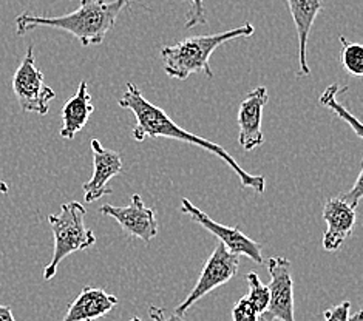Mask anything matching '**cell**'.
<instances>
[{
    "instance_id": "1",
    "label": "cell",
    "mask_w": 363,
    "mask_h": 321,
    "mask_svg": "<svg viewBox=\"0 0 363 321\" xmlns=\"http://www.w3.org/2000/svg\"><path fill=\"white\" fill-rule=\"evenodd\" d=\"M121 108L132 111L136 118V125L132 130L133 140L138 142L145 141L147 137L157 140V137H166V140H177L181 142H187L200 147V149L211 152L212 154L218 156L233 170V173L240 178V184L243 188H252L257 193H263L266 190V179L264 176L252 175L238 166L235 158L221 145L215 144L209 140H204L203 136L186 132L181 128L174 119H172L166 111L157 107L150 101H147L143 93L138 90V86L133 82L125 85V93L118 101Z\"/></svg>"
},
{
    "instance_id": "2",
    "label": "cell",
    "mask_w": 363,
    "mask_h": 321,
    "mask_svg": "<svg viewBox=\"0 0 363 321\" xmlns=\"http://www.w3.org/2000/svg\"><path fill=\"white\" fill-rule=\"evenodd\" d=\"M130 4L132 0H81L77 10L57 17L33 16L25 11L16 17V33L17 36H23L38 27H50L70 33L82 47L99 45L115 27L121 11Z\"/></svg>"
},
{
    "instance_id": "3",
    "label": "cell",
    "mask_w": 363,
    "mask_h": 321,
    "mask_svg": "<svg viewBox=\"0 0 363 321\" xmlns=\"http://www.w3.org/2000/svg\"><path fill=\"white\" fill-rule=\"evenodd\" d=\"M254 33V25L246 22L241 27L229 31L187 38L178 42L177 45L164 47L161 50L164 72H166L169 77H174V79L178 81H186L189 76L195 73H203L209 79H212L213 73L209 60L213 51L229 40L250 38Z\"/></svg>"
},
{
    "instance_id": "4",
    "label": "cell",
    "mask_w": 363,
    "mask_h": 321,
    "mask_svg": "<svg viewBox=\"0 0 363 321\" xmlns=\"http://www.w3.org/2000/svg\"><path fill=\"white\" fill-rule=\"evenodd\" d=\"M48 223L53 230L55 252L50 264L44 269V280L50 281L57 272L59 264L74 254L94 246L96 237L93 230L85 225V209L77 201L60 205L59 215H50Z\"/></svg>"
},
{
    "instance_id": "5",
    "label": "cell",
    "mask_w": 363,
    "mask_h": 321,
    "mask_svg": "<svg viewBox=\"0 0 363 321\" xmlns=\"http://www.w3.org/2000/svg\"><path fill=\"white\" fill-rule=\"evenodd\" d=\"M13 91L22 111L38 113L40 116L47 115L50 102L56 98V93L44 82V74L34 64L31 45L13 76Z\"/></svg>"
},
{
    "instance_id": "6",
    "label": "cell",
    "mask_w": 363,
    "mask_h": 321,
    "mask_svg": "<svg viewBox=\"0 0 363 321\" xmlns=\"http://www.w3.org/2000/svg\"><path fill=\"white\" fill-rule=\"evenodd\" d=\"M238 267L240 257L232 254L221 242H218L217 247L212 252V255L206 261L195 288L190 291L187 298L175 309V315L183 317L198 300H201L207 293L220 288V286L229 283L237 275Z\"/></svg>"
},
{
    "instance_id": "7",
    "label": "cell",
    "mask_w": 363,
    "mask_h": 321,
    "mask_svg": "<svg viewBox=\"0 0 363 321\" xmlns=\"http://www.w3.org/2000/svg\"><path fill=\"white\" fill-rule=\"evenodd\" d=\"M181 212L189 215L195 223L203 225V227L209 230L212 235L217 237L221 244L229 252H232V254H235L238 257L240 255L247 257L249 259H252V261L257 264L264 263L263 255H262L263 246L260 244V242H257L252 238L245 235V233L240 229L229 227V225H224V224L213 221L209 215L204 213L201 209H198L195 204L190 203L186 198L181 199Z\"/></svg>"
},
{
    "instance_id": "8",
    "label": "cell",
    "mask_w": 363,
    "mask_h": 321,
    "mask_svg": "<svg viewBox=\"0 0 363 321\" xmlns=\"http://www.w3.org/2000/svg\"><path fill=\"white\" fill-rule=\"evenodd\" d=\"M267 271L271 275L269 305L262 318L264 321H296L294 308V281L291 275V261L283 257L269 258Z\"/></svg>"
},
{
    "instance_id": "9",
    "label": "cell",
    "mask_w": 363,
    "mask_h": 321,
    "mask_svg": "<svg viewBox=\"0 0 363 321\" xmlns=\"http://www.w3.org/2000/svg\"><path fill=\"white\" fill-rule=\"evenodd\" d=\"M101 213L111 216L118 221L128 237L150 242L158 235V221L155 210L145 207L141 196L135 193L127 207H115L106 204L101 207Z\"/></svg>"
},
{
    "instance_id": "10",
    "label": "cell",
    "mask_w": 363,
    "mask_h": 321,
    "mask_svg": "<svg viewBox=\"0 0 363 321\" xmlns=\"http://www.w3.org/2000/svg\"><path fill=\"white\" fill-rule=\"evenodd\" d=\"M269 101L267 89L263 85L247 93L238 108V142L245 152H250L263 145L264 136L262 132L263 110Z\"/></svg>"
},
{
    "instance_id": "11",
    "label": "cell",
    "mask_w": 363,
    "mask_h": 321,
    "mask_svg": "<svg viewBox=\"0 0 363 321\" xmlns=\"http://www.w3.org/2000/svg\"><path fill=\"white\" fill-rule=\"evenodd\" d=\"M93 152V175L90 181L84 184V199L85 203H94L104 195H111V188H108V181L118 176L123 171V158L121 154L104 149L98 140H91Z\"/></svg>"
},
{
    "instance_id": "12",
    "label": "cell",
    "mask_w": 363,
    "mask_h": 321,
    "mask_svg": "<svg viewBox=\"0 0 363 321\" xmlns=\"http://www.w3.org/2000/svg\"><path fill=\"white\" fill-rule=\"evenodd\" d=\"M323 220L326 223L323 249L326 252L339 250L352 233L354 224H356V210L345 204L339 196L331 198L325 204Z\"/></svg>"
},
{
    "instance_id": "13",
    "label": "cell",
    "mask_w": 363,
    "mask_h": 321,
    "mask_svg": "<svg viewBox=\"0 0 363 321\" xmlns=\"http://www.w3.org/2000/svg\"><path fill=\"white\" fill-rule=\"evenodd\" d=\"M118 306L115 295L107 293L104 289L85 286L70 308H68L62 321H93L110 314Z\"/></svg>"
},
{
    "instance_id": "14",
    "label": "cell",
    "mask_w": 363,
    "mask_h": 321,
    "mask_svg": "<svg viewBox=\"0 0 363 321\" xmlns=\"http://www.w3.org/2000/svg\"><path fill=\"white\" fill-rule=\"evenodd\" d=\"M286 4L298 36V76H309L311 70L306 60L308 39L318 13L323 11V2L322 0H286Z\"/></svg>"
},
{
    "instance_id": "15",
    "label": "cell",
    "mask_w": 363,
    "mask_h": 321,
    "mask_svg": "<svg viewBox=\"0 0 363 321\" xmlns=\"http://www.w3.org/2000/svg\"><path fill=\"white\" fill-rule=\"evenodd\" d=\"M93 111L94 107L91 103L87 82L82 81L79 86H77L74 96L68 99L62 107V128L59 132L60 137H64V140H73L87 125Z\"/></svg>"
},
{
    "instance_id": "16",
    "label": "cell",
    "mask_w": 363,
    "mask_h": 321,
    "mask_svg": "<svg viewBox=\"0 0 363 321\" xmlns=\"http://www.w3.org/2000/svg\"><path fill=\"white\" fill-rule=\"evenodd\" d=\"M345 90L347 89H340L337 84H333L322 93V96H320L318 102H320V106L330 108L334 115H337L342 120H345V123H347L354 130V132H356V135L359 137H363V130H362L360 120L354 115H351V111L348 108H345L342 103L337 101V94H339L340 91H345Z\"/></svg>"
},
{
    "instance_id": "17",
    "label": "cell",
    "mask_w": 363,
    "mask_h": 321,
    "mask_svg": "<svg viewBox=\"0 0 363 321\" xmlns=\"http://www.w3.org/2000/svg\"><path fill=\"white\" fill-rule=\"evenodd\" d=\"M342 42V64L351 76H363V47L359 43L348 42L340 36Z\"/></svg>"
},
{
    "instance_id": "18",
    "label": "cell",
    "mask_w": 363,
    "mask_h": 321,
    "mask_svg": "<svg viewBox=\"0 0 363 321\" xmlns=\"http://www.w3.org/2000/svg\"><path fill=\"white\" fill-rule=\"evenodd\" d=\"M246 280L249 284V293L246 297L250 303H252V306L255 308L258 314L263 315L267 309V305H269V288H267L266 284H263L260 276H258L255 272H249L246 275Z\"/></svg>"
},
{
    "instance_id": "19",
    "label": "cell",
    "mask_w": 363,
    "mask_h": 321,
    "mask_svg": "<svg viewBox=\"0 0 363 321\" xmlns=\"http://www.w3.org/2000/svg\"><path fill=\"white\" fill-rule=\"evenodd\" d=\"M232 321H264L262 320V315L258 314L252 303L247 300L245 295L243 298H240L235 306L232 309Z\"/></svg>"
},
{
    "instance_id": "20",
    "label": "cell",
    "mask_w": 363,
    "mask_h": 321,
    "mask_svg": "<svg viewBox=\"0 0 363 321\" xmlns=\"http://www.w3.org/2000/svg\"><path fill=\"white\" fill-rule=\"evenodd\" d=\"M362 179H363V170L360 169L359 175L356 182H354V186L351 187V190H348L347 193H343L342 196H339L345 204H348L351 209L356 210L357 205L360 203V199L363 198V190H362Z\"/></svg>"
},
{
    "instance_id": "21",
    "label": "cell",
    "mask_w": 363,
    "mask_h": 321,
    "mask_svg": "<svg viewBox=\"0 0 363 321\" xmlns=\"http://www.w3.org/2000/svg\"><path fill=\"white\" fill-rule=\"evenodd\" d=\"M190 4H192V8H190L189 11V17H187V22H186V28L190 30L196 27L198 23H206V13H204V4L203 0H190Z\"/></svg>"
},
{
    "instance_id": "22",
    "label": "cell",
    "mask_w": 363,
    "mask_h": 321,
    "mask_svg": "<svg viewBox=\"0 0 363 321\" xmlns=\"http://www.w3.org/2000/svg\"><path fill=\"white\" fill-rule=\"evenodd\" d=\"M350 310H351V303L343 301L340 305L326 309L323 312V318L325 321H348Z\"/></svg>"
},
{
    "instance_id": "23",
    "label": "cell",
    "mask_w": 363,
    "mask_h": 321,
    "mask_svg": "<svg viewBox=\"0 0 363 321\" xmlns=\"http://www.w3.org/2000/svg\"><path fill=\"white\" fill-rule=\"evenodd\" d=\"M149 317L152 318V321H187L183 317H178V315H166V312H164L161 308L158 306H150L149 308Z\"/></svg>"
},
{
    "instance_id": "24",
    "label": "cell",
    "mask_w": 363,
    "mask_h": 321,
    "mask_svg": "<svg viewBox=\"0 0 363 321\" xmlns=\"http://www.w3.org/2000/svg\"><path fill=\"white\" fill-rule=\"evenodd\" d=\"M0 321H16L10 306L0 305Z\"/></svg>"
},
{
    "instance_id": "25",
    "label": "cell",
    "mask_w": 363,
    "mask_h": 321,
    "mask_svg": "<svg viewBox=\"0 0 363 321\" xmlns=\"http://www.w3.org/2000/svg\"><path fill=\"white\" fill-rule=\"evenodd\" d=\"M8 192H10V187H8V184L5 181H2L0 179V193H4V195H6Z\"/></svg>"
},
{
    "instance_id": "26",
    "label": "cell",
    "mask_w": 363,
    "mask_h": 321,
    "mask_svg": "<svg viewBox=\"0 0 363 321\" xmlns=\"http://www.w3.org/2000/svg\"><path fill=\"white\" fill-rule=\"evenodd\" d=\"M348 321H363V318H362V310H357V312H356V314H352V315H350Z\"/></svg>"
},
{
    "instance_id": "27",
    "label": "cell",
    "mask_w": 363,
    "mask_h": 321,
    "mask_svg": "<svg viewBox=\"0 0 363 321\" xmlns=\"http://www.w3.org/2000/svg\"><path fill=\"white\" fill-rule=\"evenodd\" d=\"M130 321H143V320H141V318H138V317H133Z\"/></svg>"
}]
</instances>
